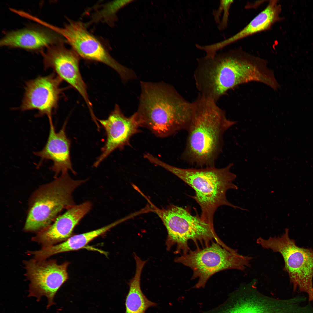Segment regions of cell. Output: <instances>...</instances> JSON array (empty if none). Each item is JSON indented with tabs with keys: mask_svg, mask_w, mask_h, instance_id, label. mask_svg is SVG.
I'll return each mask as SVG.
<instances>
[{
	"mask_svg": "<svg viewBox=\"0 0 313 313\" xmlns=\"http://www.w3.org/2000/svg\"><path fill=\"white\" fill-rule=\"evenodd\" d=\"M140 84L141 92L136 112L140 127L162 138L187 130L192 115V102L170 84L143 81Z\"/></svg>",
	"mask_w": 313,
	"mask_h": 313,
	"instance_id": "1",
	"label": "cell"
},
{
	"mask_svg": "<svg viewBox=\"0 0 313 313\" xmlns=\"http://www.w3.org/2000/svg\"><path fill=\"white\" fill-rule=\"evenodd\" d=\"M123 221V219H120L97 229L72 236L59 244L42 248L38 250L32 251L31 254L34 259L41 260L47 259L51 256L60 253L79 250Z\"/></svg>",
	"mask_w": 313,
	"mask_h": 313,
	"instance_id": "18",
	"label": "cell"
},
{
	"mask_svg": "<svg viewBox=\"0 0 313 313\" xmlns=\"http://www.w3.org/2000/svg\"><path fill=\"white\" fill-rule=\"evenodd\" d=\"M136 268L134 276L128 283L129 290L126 296L125 313H144L150 307L156 304L148 300L140 287V279L143 268L148 260L143 261L134 253Z\"/></svg>",
	"mask_w": 313,
	"mask_h": 313,
	"instance_id": "19",
	"label": "cell"
},
{
	"mask_svg": "<svg viewBox=\"0 0 313 313\" xmlns=\"http://www.w3.org/2000/svg\"><path fill=\"white\" fill-rule=\"evenodd\" d=\"M154 211L161 218L166 228L168 235L166 241L167 249L176 246V254L188 253L190 250L189 241H192L199 247L210 245L213 242L226 247L212 227L203 221L200 217L192 215L188 209L173 204L166 208L155 207Z\"/></svg>",
	"mask_w": 313,
	"mask_h": 313,
	"instance_id": "5",
	"label": "cell"
},
{
	"mask_svg": "<svg viewBox=\"0 0 313 313\" xmlns=\"http://www.w3.org/2000/svg\"><path fill=\"white\" fill-rule=\"evenodd\" d=\"M62 80L55 74L39 76L27 82L21 107L22 111L37 110L38 116L46 115L52 120V112L57 106Z\"/></svg>",
	"mask_w": 313,
	"mask_h": 313,
	"instance_id": "12",
	"label": "cell"
},
{
	"mask_svg": "<svg viewBox=\"0 0 313 313\" xmlns=\"http://www.w3.org/2000/svg\"><path fill=\"white\" fill-rule=\"evenodd\" d=\"M252 257L239 254L213 242L208 246L197 247L188 253L176 257L174 261L188 267L192 270V279H198L194 287H204L213 275L228 269L243 270L250 267Z\"/></svg>",
	"mask_w": 313,
	"mask_h": 313,
	"instance_id": "6",
	"label": "cell"
},
{
	"mask_svg": "<svg viewBox=\"0 0 313 313\" xmlns=\"http://www.w3.org/2000/svg\"><path fill=\"white\" fill-rule=\"evenodd\" d=\"M92 207V204L89 201L74 205L58 216L52 224L37 232L32 241L41 245L42 248L65 241L72 236L75 227L89 212Z\"/></svg>",
	"mask_w": 313,
	"mask_h": 313,
	"instance_id": "14",
	"label": "cell"
},
{
	"mask_svg": "<svg viewBox=\"0 0 313 313\" xmlns=\"http://www.w3.org/2000/svg\"><path fill=\"white\" fill-rule=\"evenodd\" d=\"M232 0H221L219 7L214 12L216 21L218 23L220 17L221 19L219 23L218 28L220 30L225 28L228 25L230 8L233 3Z\"/></svg>",
	"mask_w": 313,
	"mask_h": 313,
	"instance_id": "21",
	"label": "cell"
},
{
	"mask_svg": "<svg viewBox=\"0 0 313 313\" xmlns=\"http://www.w3.org/2000/svg\"><path fill=\"white\" fill-rule=\"evenodd\" d=\"M65 41L62 36L51 29L26 28L7 33L1 40L0 46L34 50Z\"/></svg>",
	"mask_w": 313,
	"mask_h": 313,
	"instance_id": "16",
	"label": "cell"
},
{
	"mask_svg": "<svg viewBox=\"0 0 313 313\" xmlns=\"http://www.w3.org/2000/svg\"><path fill=\"white\" fill-rule=\"evenodd\" d=\"M134 0L113 1L103 5L102 8L94 14L92 20L101 21L113 24L118 19L117 14L121 9L135 1Z\"/></svg>",
	"mask_w": 313,
	"mask_h": 313,
	"instance_id": "20",
	"label": "cell"
},
{
	"mask_svg": "<svg viewBox=\"0 0 313 313\" xmlns=\"http://www.w3.org/2000/svg\"><path fill=\"white\" fill-rule=\"evenodd\" d=\"M257 243L262 248L279 252L284 262L283 270L288 273L290 283L295 291L307 293L309 301H313V250L297 246L289 236V229L280 236L270 237L267 239L258 238Z\"/></svg>",
	"mask_w": 313,
	"mask_h": 313,
	"instance_id": "7",
	"label": "cell"
},
{
	"mask_svg": "<svg viewBox=\"0 0 313 313\" xmlns=\"http://www.w3.org/2000/svg\"><path fill=\"white\" fill-rule=\"evenodd\" d=\"M155 163L176 176L194 190V195L190 196L201 207L200 218L212 227L214 228V214L220 206L226 205L248 211L233 205L227 199L226 193L228 190L238 189L233 183L236 178V175L230 171L233 163L223 168H217L214 166L200 168H178L159 159L156 160Z\"/></svg>",
	"mask_w": 313,
	"mask_h": 313,
	"instance_id": "3",
	"label": "cell"
},
{
	"mask_svg": "<svg viewBox=\"0 0 313 313\" xmlns=\"http://www.w3.org/2000/svg\"><path fill=\"white\" fill-rule=\"evenodd\" d=\"M86 181L74 179L68 173L40 186L30 198L24 230L37 232L50 225L62 210L75 205L73 193Z\"/></svg>",
	"mask_w": 313,
	"mask_h": 313,
	"instance_id": "4",
	"label": "cell"
},
{
	"mask_svg": "<svg viewBox=\"0 0 313 313\" xmlns=\"http://www.w3.org/2000/svg\"><path fill=\"white\" fill-rule=\"evenodd\" d=\"M253 281L241 285L220 306L207 313H294L293 299H282L260 292Z\"/></svg>",
	"mask_w": 313,
	"mask_h": 313,
	"instance_id": "9",
	"label": "cell"
},
{
	"mask_svg": "<svg viewBox=\"0 0 313 313\" xmlns=\"http://www.w3.org/2000/svg\"><path fill=\"white\" fill-rule=\"evenodd\" d=\"M97 120L105 130L106 139L101 154L93 164L95 167L115 150L130 145L131 137L139 132L140 127L136 112L126 117L117 104L106 119Z\"/></svg>",
	"mask_w": 313,
	"mask_h": 313,
	"instance_id": "13",
	"label": "cell"
},
{
	"mask_svg": "<svg viewBox=\"0 0 313 313\" xmlns=\"http://www.w3.org/2000/svg\"><path fill=\"white\" fill-rule=\"evenodd\" d=\"M192 103V115L181 158L198 167L214 166L222 151L224 133L236 122L228 119L216 102L200 94Z\"/></svg>",
	"mask_w": 313,
	"mask_h": 313,
	"instance_id": "2",
	"label": "cell"
},
{
	"mask_svg": "<svg viewBox=\"0 0 313 313\" xmlns=\"http://www.w3.org/2000/svg\"><path fill=\"white\" fill-rule=\"evenodd\" d=\"M25 275L30 281L28 297L39 301L42 296L48 299L47 308L54 303L57 292L68 278V262L59 264L56 260H38L33 258L23 261Z\"/></svg>",
	"mask_w": 313,
	"mask_h": 313,
	"instance_id": "10",
	"label": "cell"
},
{
	"mask_svg": "<svg viewBox=\"0 0 313 313\" xmlns=\"http://www.w3.org/2000/svg\"><path fill=\"white\" fill-rule=\"evenodd\" d=\"M42 54L45 69H52L61 80L76 89L85 101L91 114H93L86 86L80 72L79 55L72 49L66 48L64 43L49 46Z\"/></svg>",
	"mask_w": 313,
	"mask_h": 313,
	"instance_id": "11",
	"label": "cell"
},
{
	"mask_svg": "<svg viewBox=\"0 0 313 313\" xmlns=\"http://www.w3.org/2000/svg\"><path fill=\"white\" fill-rule=\"evenodd\" d=\"M50 130L46 143L43 149L34 152L40 158L38 165L39 166L45 160H51L53 164L50 169L54 173V177L57 178L61 173L65 174L70 171L74 174L76 173L72 168L70 150V141L67 137L65 123L61 129L56 132L52 120L49 121Z\"/></svg>",
	"mask_w": 313,
	"mask_h": 313,
	"instance_id": "15",
	"label": "cell"
},
{
	"mask_svg": "<svg viewBox=\"0 0 313 313\" xmlns=\"http://www.w3.org/2000/svg\"><path fill=\"white\" fill-rule=\"evenodd\" d=\"M51 28L64 38L80 57L108 65L118 73L124 83L135 78L134 72L114 59L81 22L70 20L62 28L51 26Z\"/></svg>",
	"mask_w": 313,
	"mask_h": 313,
	"instance_id": "8",
	"label": "cell"
},
{
	"mask_svg": "<svg viewBox=\"0 0 313 313\" xmlns=\"http://www.w3.org/2000/svg\"><path fill=\"white\" fill-rule=\"evenodd\" d=\"M281 12V7L278 1H270L265 8L243 28L232 37L216 43V48L219 50L248 37L269 30L282 19Z\"/></svg>",
	"mask_w": 313,
	"mask_h": 313,
	"instance_id": "17",
	"label": "cell"
}]
</instances>
